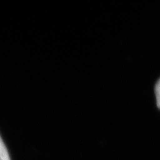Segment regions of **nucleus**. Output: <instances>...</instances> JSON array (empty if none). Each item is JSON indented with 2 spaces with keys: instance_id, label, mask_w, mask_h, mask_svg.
Segmentation results:
<instances>
[{
  "instance_id": "1",
  "label": "nucleus",
  "mask_w": 160,
  "mask_h": 160,
  "mask_svg": "<svg viewBox=\"0 0 160 160\" xmlns=\"http://www.w3.org/2000/svg\"><path fill=\"white\" fill-rule=\"evenodd\" d=\"M0 160H10L8 152L0 136Z\"/></svg>"
},
{
  "instance_id": "2",
  "label": "nucleus",
  "mask_w": 160,
  "mask_h": 160,
  "mask_svg": "<svg viewBox=\"0 0 160 160\" xmlns=\"http://www.w3.org/2000/svg\"><path fill=\"white\" fill-rule=\"evenodd\" d=\"M155 92L157 99V107L160 109V78L155 84Z\"/></svg>"
}]
</instances>
